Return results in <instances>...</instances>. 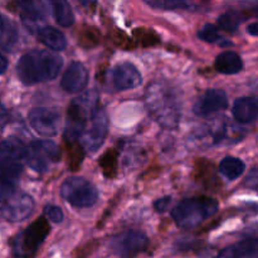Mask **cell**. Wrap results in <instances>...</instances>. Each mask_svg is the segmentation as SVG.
I'll use <instances>...</instances> for the list:
<instances>
[{"label":"cell","mask_w":258,"mask_h":258,"mask_svg":"<svg viewBox=\"0 0 258 258\" xmlns=\"http://www.w3.org/2000/svg\"><path fill=\"white\" fill-rule=\"evenodd\" d=\"M63 59L49 50H30L22 55L17 73L23 85L32 86L54 80L62 70Z\"/></svg>","instance_id":"1"},{"label":"cell","mask_w":258,"mask_h":258,"mask_svg":"<svg viewBox=\"0 0 258 258\" xmlns=\"http://www.w3.org/2000/svg\"><path fill=\"white\" fill-rule=\"evenodd\" d=\"M145 105L151 117L165 128H175L180 122V103L175 92L160 82L149 85L145 92Z\"/></svg>","instance_id":"2"},{"label":"cell","mask_w":258,"mask_h":258,"mask_svg":"<svg viewBox=\"0 0 258 258\" xmlns=\"http://www.w3.org/2000/svg\"><path fill=\"white\" fill-rule=\"evenodd\" d=\"M218 211V202L209 197H194L180 202L171 211L176 226L183 229H193L201 226Z\"/></svg>","instance_id":"3"},{"label":"cell","mask_w":258,"mask_h":258,"mask_svg":"<svg viewBox=\"0 0 258 258\" xmlns=\"http://www.w3.org/2000/svg\"><path fill=\"white\" fill-rule=\"evenodd\" d=\"M28 148L17 138H9L0 144V181L15 185L27 163Z\"/></svg>","instance_id":"4"},{"label":"cell","mask_w":258,"mask_h":258,"mask_svg":"<svg viewBox=\"0 0 258 258\" xmlns=\"http://www.w3.org/2000/svg\"><path fill=\"white\" fill-rule=\"evenodd\" d=\"M241 131L231 125L226 117L214 118L197 130L191 138V144L197 148H212L231 141L237 143L241 139Z\"/></svg>","instance_id":"5"},{"label":"cell","mask_w":258,"mask_h":258,"mask_svg":"<svg viewBox=\"0 0 258 258\" xmlns=\"http://www.w3.org/2000/svg\"><path fill=\"white\" fill-rule=\"evenodd\" d=\"M98 95L95 91L83 93L68 106V120L64 136L80 140L91 116L98 108Z\"/></svg>","instance_id":"6"},{"label":"cell","mask_w":258,"mask_h":258,"mask_svg":"<svg viewBox=\"0 0 258 258\" xmlns=\"http://www.w3.org/2000/svg\"><path fill=\"white\" fill-rule=\"evenodd\" d=\"M50 232L47 218L40 217L33 222L13 241V254L15 258H30L35 254Z\"/></svg>","instance_id":"7"},{"label":"cell","mask_w":258,"mask_h":258,"mask_svg":"<svg viewBox=\"0 0 258 258\" xmlns=\"http://www.w3.org/2000/svg\"><path fill=\"white\" fill-rule=\"evenodd\" d=\"M60 196L75 208H90L98 201V190L91 181L72 176L60 185Z\"/></svg>","instance_id":"8"},{"label":"cell","mask_w":258,"mask_h":258,"mask_svg":"<svg viewBox=\"0 0 258 258\" xmlns=\"http://www.w3.org/2000/svg\"><path fill=\"white\" fill-rule=\"evenodd\" d=\"M60 159V150L57 144L49 140L33 141L28 146L27 164L38 173L48 170L50 164L58 163Z\"/></svg>","instance_id":"9"},{"label":"cell","mask_w":258,"mask_h":258,"mask_svg":"<svg viewBox=\"0 0 258 258\" xmlns=\"http://www.w3.org/2000/svg\"><path fill=\"white\" fill-rule=\"evenodd\" d=\"M108 133L107 113L98 107L86 125L80 141L86 151L95 153L102 146Z\"/></svg>","instance_id":"10"},{"label":"cell","mask_w":258,"mask_h":258,"mask_svg":"<svg viewBox=\"0 0 258 258\" xmlns=\"http://www.w3.org/2000/svg\"><path fill=\"white\" fill-rule=\"evenodd\" d=\"M149 238L140 231H127L111 239L110 247L120 258H135L149 247Z\"/></svg>","instance_id":"11"},{"label":"cell","mask_w":258,"mask_h":258,"mask_svg":"<svg viewBox=\"0 0 258 258\" xmlns=\"http://www.w3.org/2000/svg\"><path fill=\"white\" fill-rule=\"evenodd\" d=\"M34 201L25 193H15L0 199V218L9 222H22L32 214Z\"/></svg>","instance_id":"12"},{"label":"cell","mask_w":258,"mask_h":258,"mask_svg":"<svg viewBox=\"0 0 258 258\" xmlns=\"http://www.w3.org/2000/svg\"><path fill=\"white\" fill-rule=\"evenodd\" d=\"M108 82L115 91H126L135 88L143 82L140 71L133 63L123 62L115 66L108 73Z\"/></svg>","instance_id":"13"},{"label":"cell","mask_w":258,"mask_h":258,"mask_svg":"<svg viewBox=\"0 0 258 258\" xmlns=\"http://www.w3.org/2000/svg\"><path fill=\"white\" fill-rule=\"evenodd\" d=\"M28 118L33 130L39 135L49 138L58 134L60 117L55 111L45 107L34 108L30 111Z\"/></svg>","instance_id":"14"},{"label":"cell","mask_w":258,"mask_h":258,"mask_svg":"<svg viewBox=\"0 0 258 258\" xmlns=\"http://www.w3.org/2000/svg\"><path fill=\"white\" fill-rule=\"evenodd\" d=\"M228 106V97L222 90H208L198 98L194 105V113L199 117H208Z\"/></svg>","instance_id":"15"},{"label":"cell","mask_w":258,"mask_h":258,"mask_svg":"<svg viewBox=\"0 0 258 258\" xmlns=\"http://www.w3.org/2000/svg\"><path fill=\"white\" fill-rule=\"evenodd\" d=\"M88 82V72L80 62H72L63 75L60 86L68 93H78L85 90Z\"/></svg>","instance_id":"16"},{"label":"cell","mask_w":258,"mask_h":258,"mask_svg":"<svg viewBox=\"0 0 258 258\" xmlns=\"http://www.w3.org/2000/svg\"><path fill=\"white\" fill-rule=\"evenodd\" d=\"M218 258H258V238H246L222 249Z\"/></svg>","instance_id":"17"},{"label":"cell","mask_w":258,"mask_h":258,"mask_svg":"<svg viewBox=\"0 0 258 258\" xmlns=\"http://www.w3.org/2000/svg\"><path fill=\"white\" fill-rule=\"evenodd\" d=\"M233 117L241 123L253 122L258 118V97H242L234 102Z\"/></svg>","instance_id":"18"},{"label":"cell","mask_w":258,"mask_h":258,"mask_svg":"<svg viewBox=\"0 0 258 258\" xmlns=\"http://www.w3.org/2000/svg\"><path fill=\"white\" fill-rule=\"evenodd\" d=\"M20 17L23 23L29 30H39L38 25L39 23L44 22L45 14L40 4L38 3H22L20 4Z\"/></svg>","instance_id":"19"},{"label":"cell","mask_w":258,"mask_h":258,"mask_svg":"<svg viewBox=\"0 0 258 258\" xmlns=\"http://www.w3.org/2000/svg\"><path fill=\"white\" fill-rule=\"evenodd\" d=\"M214 67L218 72L223 73V75H236L242 71L243 62L236 52L226 50L217 57Z\"/></svg>","instance_id":"20"},{"label":"cell","mask_w":258,"mask_h":258,"mask_svg":"<svg viewBox=\"0 0 258 258\" xmlns=\"http://www.w3.org/2000/svg\"><path fill=\"white\" fill-rule=\"evenodd\" d=\"M38 38L49 49L60 52L67 47V39L60 30L53 27H42L38 30Z\"/></svg>","instance_id":"21"},{"label":"cell","mask_w":258,"mask_h":258,"mask_svg":"<svg viewBox=\"0 0 258 258\" xmlns=\"http://www.w3.org/2000/svg\"><path fill=\"white\" fill-rule=\"evenodd\" d=\"M64 145L66 150H67L68 166L71 170L76 171L77 169H80L83 159H85V148L78 139L67 138V136H64Z\"/></svg>","instance_id":"22"},{"label":"cell","mask_w":258,"mask_h":258,"mask_svg":"<svg viewBox=\"0 0 258 258\" xmlns=\"http://www.w3.org/2000/svg\"><path fill=\"white\" fill-rule=\"evenodd\" d=\"M246 170V164L238 158H224L219 164V171L223 176H226L229 180H236Z\"/></svg>","instance_id":"23"},{"label":"cell","mask_w":258,"mask_h":258,"mask_svg":"<svg viewBox=\"0 0 258 258\" xmlns=\"http://www.w3.org/2000/svg\"><path fill=\"white\" fill-rule=\"evenodd\" d=\"M53 14H54L55 20L62 27H71L75 23V14L71 8V5L67 2L63 0H57L52 3Z\"/></svg>","instance_id":"24"},{"label":"cell","mask_w":258,"mask_h":258,"mask_svg":"<svg viewBox=\"0 0 258 258\" xmlns=\"http://www.w3.org/2000/svg\"><path fill=\"white\" fill-rule=\"evenodd\" d=\"M98 164H100L106 178H115L118 170V151H116L115 149L107 150L101 156Z\"/></svg>","instance_id":"25"},{"label":"cell","mask_w":258,"mask_h":258,"mask_svg":"<svg viewBox=\"0 0 258 258\" xmlns=\"http://www.w3.org/2000/svg\"><path fill=\"white\" fill-rule=\"evenodd\" d=\"M101 33L95 27H83L78 35V44L86 49H91L100 44Z\"/></svg>","instance_id":"26"},{"label":"cell","mask_w":258,"mask_h":258,"mask_svg":"<svg viewBox=\"0 0 258 258\" xmlns=\"http://www.w3.org/2000/svg\"><path fill=\"white\" fill-rule=\"evenodd\" d=\"M146 4L154 9L160 10H190L197 8L196 5L185 2V0H149V2H146Z\"/></svg>","instance_id":"27"},{"label":"cell","mask_w":258,"mask_h":258,"mask_svg":"<svg viewBox=\"0 0 258 258\" xmlns=\"http://www.w3.org/2000/svg\"><path fill=\"white\" fill-rule=\"evenodd\" d=\"M242 22L241 13L238 12H227L218 18V25L226 32H236Z\"/></svg>","instance_id":"28"},{"label":"cell","mask_w":258,"mask_h":258,"mask_svg":"<svg viewBox=\"0 0 258 258\" xmlns=\"http://www.w3.org/2000/svg\"><path fill=\"white\" fill-rule=\"evenodd\" d=\"M198 37L201 38L202 40L207 43H218V44L222 45H231L232 43L229 42H223V37L219 33L218 28L214 27L213 24H206L198 33Z\"/></svg>","instance_id":"29"},{"label":"cell","mask_w":258,"mask_h":258,"mask_svg":"<svg viewBox=\"0 0 258 258\" xmlns=\"http://www.w3.org/2000/svg\"><path fill=\"white\" fill-rule=\"evenodd\" d=\"M134 37L143 47H153L160 43L159 35L153 29H146V28H139L134 30Z\"/></svg>","instance_id":"30"},{"label":"cell","mask_w":258,"mask_h":258,"mask_svg":"<svg viewBox=\"0 0 258 258\" xmlns=\"http://www.w3.org/2000/svg\"><path fill=\"white\" fill-rule=\"evenodd\" d=\"M13 30L14 29L10 27L7 18L0 13V43L13 42V38H12Z\"/></svg>","instance_id":"31"},{"label":"cell","mask_w":258,"mask_h":258,"mask_svg":"<svg viewBox=\"0 0 258 258\" xmlns=\"http://www.w3.org/2000/svg\"><path fill=\"white\" fill-rule=\"evenodd\" d=\"M44 213L49 221L53 223H60L63 221V212L59 207L55 206H47L44 208Z\"/></svg>","instance_id":"32"},{"label":"cell","mask_w":258,"mask_h":258,"mask_svg":"<svg viewBox=\"0 0 258 258\" xmlns=\"http://www.w3.org/2000/svg\"><path fill=\"white\" fill-rule=\"evenodd\" d=\"M170 203L171 197H164V198L158 199V201L154 203V208H155V211L159 212V213H164V212L169 208Z\"/></svg>","instance_id":"33"},{"label":"cell","mask_w":258,"mask_h":258,"mask_svg":"<svg viewBox=\"0 0 258 258\" xmlns=\"http://www.w3.org/2000/svg\"><path fill=\"white\" fill-rule=\"evenodd\" d=\"M247 186L249 188H254L258 189V168L252 169L251 173L248 174V176L246 178V181H244Z\"/></svg>","instance_id":"34"},{"label":"cell","mask_w":258,"mask_h":258,"mask_svg":"<svg viewBox=\"0 0 258 258\" xmlns=\"http://www.w3.org/2000/svg\"><path fill=\"white\" fill-rule=\"evenodd\" d=\"M8 120H9V115H8V111L4 106L0 103V133L4 130V127L7 126Z\"/></svg>","instance_id":"35"},{"label":"cell","mask_w":258,"mask_h":258,"mask_svg":"<svg viewBox=\"0 0 258 258\" xmlns=\"http://www.w3.org/2000/svg\"><path fill=\"white\" fill-rule=\"evenodd\" d=\"M244 234H247L248 238H258V224H254V226L247 228L244 231Z\"/></svg>","instance_id":"36"},{"label":"cell","mask_w":258,"mask_h":258,"mask_svg":"<svg viewBox=\"0 0 258 258\" xmlns=\"http://www.w3.org/2000/svg\"><path fill=\"white\" fill-rule=\"evenodd\" d=\"M247 32L253 35V37H258V22L249 24L248 28H247Z\"/></svg>","instance_id":"37"},{"label":"cell","mask_w":258,"mask_h":258,"mask_svg":"<svg viewBox=\"0 0 258 258\" xmlns=\"http://www.w3.org/2000/svg\"><path fill=\"white\" fill-rule=\"evenodd\" d=\"M8 68V60L7 58L4 57V55L0 54V75H3V73L7 71Z\"/></svg>","instance_id":"38"}]
</instances>
